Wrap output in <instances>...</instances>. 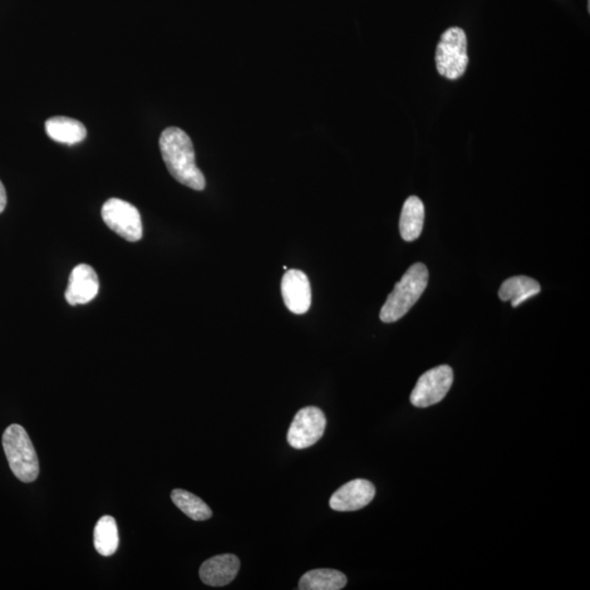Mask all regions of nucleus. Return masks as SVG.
<instances>
[{
    "label": "nucleus",
    "instance_id": "12",
    "mask_svg": "<svg viewBox=\"0 0 590 590\" xmlns=\"http://www.w3.org/2000/svg\"><path fill=\"white\" fill-rule=\"evenodd\" d=\"M46 131L51 139L61 144L76 145L86 139L87 130L82 122L66 116H54L46 122Z\"/></svg>",
    "mask_w": 590,
    "mask_h": 590
},
{
    "label": "nucleus",
    "instance_id": "13",
    "mask_svg": "<svg viewBox=\"0 0 590 590\" xmlns=\"http://www.w3.org/2000/svg\"><path fill=\"white\" fill-rule=\"evenodd\" d=\"M426 210L422 200L417 196H411L403 204L400 230L401 238L406 242H413L422 233L423 224H425Z\"/></svg>",
    "mask_w": 590,
    "mask_h": 590
},
{
    "label": "nucleus",
    "instance_id": "1",
    "mask_svg": "<svg viewBox=\"0 0 590 590\" xmlns=\"http://www.w3.org/2000/svg\"><path fill=\"white\" fill-rule=\"evenodd\" d=\"M159 146L167 170L179 183L194 190H205L206 180L196 164L193 142L184 131L166 128L160 136Z\"/></svg>",
    "mask_w": 590,
    "mask_h": 590
},
{
    "label": "nucleus",
    "instance_id": "18",
    "mask_svg": "<svg viewBox=\"0 0 590 590\" xmlns=\"http://www.w3.org/2000/svg\"><path fill=\"white\" fill-rule=\"evenodd\" d=\"M7 206V194H6V190H4V186L2 183V181H0V214L3 213L4 208H6Z\"/></svg>",
    "mask_w": 590,
    "mask_h": 590
},
{
    "label": "nucleus",
    "instance_id": "7",
    "mask_svg": "<svg viewBox=\"0 0 590 590\" xmlns=\"http://www.w3.org/2000/svg\"><path fill=\"white\" fill-rule=\"evenodd\" d=\"M326 417L317 407H307L295 415L288 432L289 444L297 450L308 449L322 439Z\"/></svg>",
    "mask_w": 590,
    "mask_h": 590
},
{
    "label": "nucleus",
    "instance_id": "5",
    "mask_svg": "<svg viewBox=\"0 0 590 590\" xmlns=\"http://www.w3.org/2000/svg\"><path fill=\"white\" fill-rule=\"evenodd\" d=\"M102 218L107 228L128 240L137 242L142 238L139 211L125 200L111 198L102 206Z\"/></svg>",
    "mask_w": 590,
    "mask_h": 590
},
{
    "label": "nucleus",
    "instance_id": "15",
    "mask_svg": "<svg viewBox=\"0 0 590 590\" xmlns=\"http://www.w3.org/2000/svg\"><path fill=\"white\" fill-rule=\"evenodd\" d=\"M347 585V577L337 569H318L309 570L299 579L301 590H341Z\"/></svg>",
    "mask_w": 590,
    "mask_h": 590
},
{
    "label": "nucleus",
    "instance_id": "6",
    "mask_svg": "<svg viewBox=\"0 0 590 590\" xmlns=\"http://www.w3.org/2000/svg\"><path fill=\"white\" fill-rule=\"evenodd\" d=\"M454 382V372L449 366H440L420 376L413 388L410 401L417 408H427L441 402Z\"/></svg>",
    "mask_w": 590,
    "mask_h": 590
},
{
    "label": "nucleus",
    "instance_id": "11",
    "mask_svg": "<svg viewBox=\"0 0 590 590\" xmlns=\"http://www.w3.org/2000/svg\"><path fill=\"white\" fill-rule=\"evenodd\" d=\"M240 567V560L234 554L215 555L201 565L199 577L208 586L223 587L232 582Z\"/></svg>",
    "mask_w": 590,
    "mask_h": 590
},
{
    "label": "nucleus",
    "instance_id": "2",
    "mask_svg": "<svg viewBox=\"0 0 590 590\" xmlns=\"http://www.w3.org/2000/svg\"><path fill=\"white\" fill-rule=\"evenodd\" d=\"M429 282V272L426 265L417 263L412 265L400 282L395 285L392 292L388 295L385 304L380 313L384 323H395L410 311L421 298Z\"/></svg>",
    "mask_w": 590,
    "mask_h": 590
},
{
    "label": "nucleus",
    "instance_id": "16",
    "mask_svg": "<svg viewBox=\"0 0 590 590\" xmlns=\"http://www.w3.org/2000/svg\"><path fill=\"white\" fill-rule=\"evenodd\" d=\"M93 539H95L96 550L103 557H111L114 554L120 545V535H118L115 518L106 515L98 519Z\"/></svg>",
    "mask_w": 590,
    "mask_h": 590
},
{
    "label": "nucleus",
    "instance_id": "9",
    "mask_svg": "<svg viewBox=\"0 0 590 590\" xmlns=\"http://www.w3.org/2000/svg\"><path fill=\"white\" fill-rule=\"evenodd\" d=\"M375 493V486L370 481L356 479L334 492L329 505L338 511L358 510L370 504Z\"/></svg>",
    "mask_w": 590,
    "mask_h": 590
},
{
    "label": "nucleus",
    "instance_id": "14",
    "mask_svg": "<svg viewBox=\"0 0 590 590\" xmlns=\"http://www.w3.org/2000/svg\"><path fill=\"white\" fill-rule=\"evenodd\" d=\"M541 291L540 284L535 279L518 275L505 280L501 285L499 297L502 301H510L511 307L518 308Z\"/></svg>",
    "mask_w": 590,
    "mask_h": 590
},
{
    "label": "nucleus",
    "instance_id": "17",
    "mask_svg": "<svg viewBox=\"0 0 590 590\" xmlns=\"http://www.w3.org/2000/svg\"><path fill=\"white\" fill-rule=\"evenodd\" d=\"M171 499L173 503L190 518L196 521L209 519L213 516L208 505L203 500L190 492L175 489L172 492Z\"/></svg>",
    "mask_w": 590,
    "mask_h": 590
},
{
    "label": "nucleus",
    "instance_id": "3",
    "mask_svg": "<svg viewBox=\"0 0 590 590\" xmlns=\"http://www.w3.org/2000/svg\"><path fill=\"white\" fill-rule=\"evenodd\" d=\"M3 447L10 469L20 481H36L39 474V464L36 449L24 427L9 426L3 435Z\"/></svg>",
    "mask_w": 590,
    "mask_h": 590
},
{
    "label": "nucleus",
    "instance_id": "8",
    "mask_svg": "<svg viewBox=\"0 0 590 590\" xmlns=\"http://www.w3.org/2000/svg\"><path fill=\"white\" fill-rule=\"evenodd\" d=\"M282 293L285 307L290 312L301 315L308 311L312 304L311 283L301 270L285 272L282 282Z\"/></svg>",
    "mask_w": 590,
    "mask_h": 590
},
{
    "label": "nucleus",
    "instance_id": "4",
    "mask_svg": "<svg viewBox=\"0 0 590 590\" xmlns=\"http://www.w3.org/2000/svg\"><path fill=\"white\" fill-rule=\"evenodd\" d=\"M435 62L437 72L449 80H456L464 75L469 63L464 30L454 27L442 34L436 47Z\"/></svg>",
    "mask_w": 590,
    "mask_h": 590
},
{
    "label": "nucleus",
    "instance_id": "10",
    "mask_svg": "<svg viewBox=\"0 0 590 590\" xmlns=\"http://www.w3.org/2000/svg\"><path fill=\"white\" fill-rule=\"evenodd\" d=\"M98 289L100 282L96 270L86 264L78 265L69 277L66 301L71 305L87 304L97 298Z\"/></svg>",
    "mask_w": 590,
    "mask_h": 590
}]
</instances>
